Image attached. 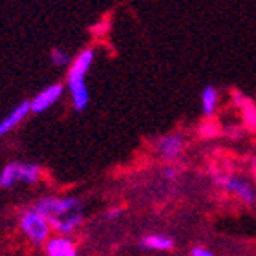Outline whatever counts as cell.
<instances>
[{
    "mask_svg": "<svg viewBox=\"0 0 256 256\" xmlns=\"http://www.w3.org/2000/svg\"><path fill=\"white\" fill-rule=\"evenodd\" d=\"M20 229L28 236V240L33 242L35 246H42L50 240V222L44 216L35 210V208H28L20 214Z\"/></svg>",
    "mask_w": 256,
    "mask_h": 256,
    "instance_id": "2",
    "label": "cell"
},
{
    "mask_svg": "<svg viewBox=\"0 0 256 256\" xmlns=\"http://www.w3.org/2000/svg\"><path fill=\"white\" fill-rule=\"evenodd\" d=\"M156 150H158L161 160L174 163L182 158L183 150H185V139L182 134H166V136L158 139Z\"/></svg>",
    "mask_w": 256,
    "mask_h": 256,
    "instance_id": "4",
    "label": "cell"
},
{
    "mask_svg": "<svg viewBox=\"0 0 256 256\" xmlns=\"http://www.w3.org/2000/svg\"><path fill=\"white\" fill-rule=\"evenodd\" d=\"M82 222H84L82 210H75V212H70V214H66V216H62V218L50 222V227H52L59 236H68L70 238V236L74 234L75 230L82 225Z\"/></svg>",
    "mask_w": 256,
    "mask_h": 256,
    "instance_id": "7",
    "label": "cell"
},
{
    "mask_svg": "<svg viewBox=\"0 0 256 256\" xmlns=\"http://www.w3.org/2000/svg\"><path fill=\"white\" fill-rule=\"evenodd\" d=\"M50 59H52V62L55 64V66H68L72 64V55L68 54V52H64V50L60 48H54L52 52H50Z\"/></svg>",
    "mask_w": 256,
    "mask_h": 256,
    "instance_id": "15",
    "label": "cell"
},
{
    "mask_svg": "<svg viewBox=\"0 0 256 256\" xmlns=\"http://www.w3.org/2000/svg\"><path fill=\"white\" fill-rule=\"evenodd\" d=\"M200 102H202V114L210 118L212 114H216L218 110V102H220V92L216 86L207 84L202 88V94H200Z\"/></svg>",
    "mask_w": 256,
    "mask_h": 256,
    "instance_id": "11",
    "label": "cell"
},
{
    "mask_svg": "<svg viewBox=\"0 0 256 256\" xmlns=\"http://www.w3.org/2000/svg\"><path fill=\"white\" fill-rule=\"evenodd\" d=\"M33 208H35L40 216H44L48 222H54V220L62 218V216H66V214H70V212L82 210V202L75 196H66V198L46 196V198H40V200L35 203Z\"/></svg>",
    "mask_w": 256,
    "mask_h": 256,
    "instance_id": "1",
    "label": "cell"
},
{
    "mask_svg": "<svg viewBox=\"0 0 256 256\" xmlns=\"http://www.w3.org/2000/svg\"><path fill=\"white\" fill-rule=\"evenodd\" d=\"M40 166L37 163H22L18 161V182L28 183V185H35L40 178Z\"/></svg>",
    "mask_w": 256,
    "mask_h": 256,
    "instance_id": "13",
    "label": "cell"
},
{
    "mask_svg": "<svg viewBox=\"0 0 256 256\" xmlns=\"http://www.w3.org/2000/svg\"><path fill=\"white\" fill-rule=\"evenodd\" d=\"M28 114H30V101H22L4 119H0V139L4 138L6 134H10L15 126H18L26 119Z\"/></svg>",
    "mask_w": 256,
    "mask_h": 256,
    "instance_id": "8",
    "label": "cell"
},
{
    "mask_svg": "<svg viewBox=\"0 0 256 256\" xmlns=\"http://www.w3.org/2000/svg\"><path fill=\"white\" fill-rule=\"evenodd\" d=\"M139 246L148 251H170L174 249V238L166 234H146Z\"/></svg>",
    "mask_w": 256,
    "mask_h": 256,
    "instance_id": "12",
    "label": "cell"
},
{
    "mask_svg": "<svg viewBox=\"0 0 256 256\" xmlns=\"http://www.w3.org/2000/svg\"><path fill=\"white\" fill-rule=\"evenodd\" d=\"M214 182L222 190L236 196L246 205H254L256 203V190L251 185V182H247L246 178L236 176V174H218L214 178Z\"/></svg>",
    "mask_w": 256,
    "mask_h": 256,
    "instance_id": "3",
    "label": "cell"
},
{
    "mask_svg": "<svg viewBox=\"0 0 256 256\" xmlns=\"http://www.w3.org/2000/svg\"><path fill=\"white\" fill-rule=\"evenodd\" d=\"M15 183H18V161H13L10 165H6L0 172V187L10 188Z\"/></svg>",
    "mask_w": 256,
    "mask_h": 256,
    "instance_id": "14",
    "label": "cell"
},
{
    "mask_svg": "<svg viewBox=\"0 0 256 256\" xmlns=\"http://www.w3.org/2000/svg\"><path fill=\"white\" fill-rule=\"evenodd\" d=\"M96 59V52L92 48L82 50L74 60L70 64L68 74H66V79L68 80H86V75L90 72L92 64Z\"/></svg>",
    "mask_w": 256,
    "mask_h": 256,
    "instance_id": "6",
    "label": "cell"
},
{
    "mask_svg": "<svg viewBox=\"0 0 256 256\" xmlns=\"http://www.w3.org/2000/svg\"><path fill=\"white\" fill-rule=\"evenodd\" d=\"M64 94V86L60 82H54V84L46 86L38 92L37 96L30 101V112L33 114H42L46 112L48 108H52L55 102L59 101Z\"/></svg>",
    "mask_w": 256,
    "mask_h": 256,
    "instance_id": "5",
    "label": "cell"
},
{
    "mask_svg": "<svg viewBox=\"0 0 256 256\" xmlns=\"http://www.w3.org/2000/svg\"><path fill=\"white\" fill-rule=\"evenodd\" d=\"M188 256H214V254H212V251H208L207 247L198 246V247H194V249H192Z\"/></svg>",
    "mask_w": 256,
    "mask_h": 256,
    "instance_id": "16",
    "label": "cell"
},
{
    "mask_svg": "<svg viewBox=\"0 0 256 256\" xmlns=\"http://www.w3.org/2000/svg\"><path fill=\"white\" fill-rule=\"evenodd\" d=\"M46 256H79L74 240L68 236H54L46 242Z\"/></svg>",
    "mask_w": 256,
    "mask_h": 256,
    "instance_id": "9",
    "label": "cell"
},
{
    "mask_svg": "<svg viewBox=\"0 0 256 256\" xmlns=\"http://www.w3.org/2000/svg\"><path fill=\"white\" fill-rule=\"evenodd\" d=\"M118 216H121V210H119V208H110V210L106 212L108 220H114V218H118Z\"/></svg>",
    "mask_w": 256,
    "mask_h": 256,
    "instance_id": "18",
    "label": "cell"
},
{
    "mask_svg": "<svg viewBox=\"0 0 256 256\" xmlns=\"http://www.w3.org/2000/svg\"><path fill=\"white\" fill-rule=\"evenodd\" d=\"M178 174H180V168L178 166H166L165 168V176L168 178V180H174V178H178Z\"/></svg>",
    "mask_w": 256,
    "mask_h": 256,
    "instance_id": "17",
    "label": "cell"
},
{
    "mask_svg": "<svg viewBox=\"0 0 256 256\" xmlns=\"http://www.w3.org/2000/svg\"><path fill=\"white\" fill-rule=\"evenodd\" d=\"M68 90L74 108L77 112H84L90 102V92H88L86 80H68Z\"/></svg>",
    "mask_w": 256,
    "mask_h": 256,
    "instance_id": "10",
    "label": "cell"
}]
</instances>
